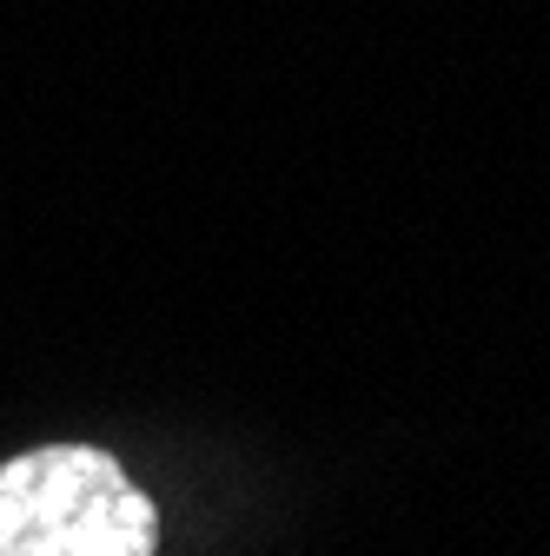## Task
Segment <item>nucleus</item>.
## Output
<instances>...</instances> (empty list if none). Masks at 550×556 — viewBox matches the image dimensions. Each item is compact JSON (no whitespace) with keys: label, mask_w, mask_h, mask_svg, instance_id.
Instances as JSON below:
<instances>
[{"label":"nucleus","mask_w":550,"mask_h":556,"mask_svg":"<svg viewBox=\"0 0 550 556\" xmlns=\"http://www.w3.org/2000/svg\"><path fill=\"white\" fill-rule=\"evenodd\" d=\"M160 510L113 451L47 444L0 464V556H153Z\"/></svg>","instance_id":"f257e3e1"}]
</instances>
